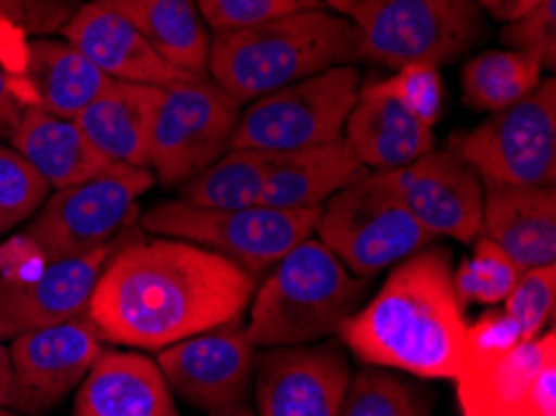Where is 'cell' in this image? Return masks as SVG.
I'll use <instances>...</instances> for the list:
<instances>
[{
	"label": "cell",
	"instance_id": "1",
	"mask_svg": "<svg viewBox=\"0 0 556 416\" xmlns=\"http://www.w3.org/2000/svg\"><path fill=\"white\" fill-rule=\"evenodd\" d=\"M257 277L200 244L128 232L100 272L88 317L100 337L132 350H165L240 322Z\"/></svg>",
	"mask_w": 556,
	"mask_h": 416
},
{
	"label": "cell",
	"instance_id": "2",
	"mask_svg": "<svg viewBox=\"0 0 556 416\" xmlns=\"http://www.w3.org/2000/svg\"><path fill=\"white\" fill-rule=\"evenodd\" d=\"M372 302L337 329L367 367L419 379H454L467 350L465 304L452 282V252L427 244L390 267Z\"/></svg>",
	"mask_w": 556,
	"mask_h": 416
},
{
	"label": "cell",
	"instance_id": "3",
	"mask_svg": "<svg viewBox=\"0 0 556 416\" xmlns=\"http://www.w3.org/2000/svg\"><path fill=\"white\" fill-rule=\"evenodd\" d=\"M355 61H359L355 25L319 8L252 28L215 33L210 42L207 75L238 103H250Z\"/></svg>",
	"mask_w": 556,
	"mask_h": 416
},
{
	"label": "cell",
	"instance_id": "4",
	"mask_svg": "<svg viewBox=\"0 0 556 416\" xmlns=\"http://www.w3.org/2000/svg\"><path fill=\"white\" fill-rule=\"evenodd\" d=\"M362 279L319 240H302L255 290L245 335L255 350L298 346L334 335L357 312Z\"/></svg>",
	"mask_w": 556,
	"mask_h": 416
},
{
	"label": "cell",
	"instance_id": "5",
	"mask_svg": "<svg viewBox=\"0 0 556 416\" xmlns=\"http://www.w3.org/2000/svg\"><path fill=\"white\" fill-rule=\"evenodd\" d=\"M319 210H277L267 205L210 210L182 200H167L142 215V229L157 237L200 244L260 277L294 244L315 232Z\"/></svg>",
	"mask_w": 556,
	"mask_h": 416
},
{
	"label": "cell",
	"instance_id": "6",
	"mask_svg": "<svg viewBox=\"0 0 556 416\" xmlns=\"http://www.w3.org/2000/svg\"><path fill=\"white\" fill-rule=\"evenodd\" d=\"M352 25L359 58L392 71L415 63L442 67L486 30L477 0H367Z\"/></svg>",
	"mask_w": 556,
	"mask_h": 416
},
{
	"label": "cell",
	"instance_id": "7",
	"mask_svg": "<svg viewBox=\"0 0 556 416\" xmlns=\"http://www.w3.org/2000/svg\"><path fill=\"white\" fill-rule=\"evenodd\" d=\"M359 85L355 65H337L257 98L240 113L230 150L294 152L340 140Z\"/></svg>",
	"mask_w": 556,
	"mask_h": 416
},
{
	"label": "cell",
	"instance_id": "8",
	"mask_svg": "<svg viewBox=\"0 0 556 416\" xmlns=\"http://www.w3.org/2000/svg\"><path fill=\"white\" fill-rule=\"evenodd\" d=\"M315 232L362 279H372L434 240L384 188L377 173L332 194L319 210Z\"/></svg>",
	"mask_w": 556,
	"mask_h": 416
},
{
	"label": "cell",
	"instance_id": "9",
	"mask_svg": "<svg viewBox=\"0 0 556 416\" xmlns=\"http://www.w3.org/2000/svg\"><path fill=\"white\" fill-rule=\"evenodd\" d=\"M454 152L475 169L482 185L554 188L556 182V83H542L519 103L492 113Z\"/></svg>",
	"mask_w": 556,
	"mask_h": 416
},
{
	"label": "cell",
	"instance_id": "10",
	"mask_svg": "<svg viewBox=\"0 0 556 416\" xmlns=\"http://www.w3.org/2000/svg\"><path fill=\"white\" fill-rule=\"evenodd\" d=\"M155 185L153 169L125 165L113 175L55 190L25 225V237L46 262L80 257L115 242L138 210V198Z\"/></svg>",
	"mask_w": 556,
	"mask_h": 416
},
{
	"label": "cell",
	"instance_id": "11",
	"mask_svg": "<svg viewBox=\"0 0 556 416\" xmlns=\"http://www.w3.org/2000/svg\"><path fill=\"white\" fill-rule=\"evenodd\" d=\"M242 103L210 75L173 85L157 108L150 169L165 188H180L230 150Z\"/></svg>",
	"mask_w": 556,
	"mask_h": 416
},
{
	"label": "cell",
	"instance_id": "12",
	"mask_svg": "<svg viewBox=\"0 0 556 416\" xmlns=\"http://www.w3.org/2000/svg\"><path fill=\"white\" fill-rule=\"evenodd\" d=\"M13 364V389L8 409L40 416L55 409L80 387L92 362L103 352V337L88 317L30 329L13 337L8 346Z\"/></svg>",
	"mask_w": 556,
	"mask_h": 416
},
{
	"label": "cell",
	"instance_id": "13",
	"mask_svg": "<svg viewBox=\"0 0 556 416\" xmlns=\"http://www.w3.org/2000/svg\"><path fill=\"white\" fill-rule=\"evenodd\" d=\"M377 175L429 235L465 244L482 235V180L454 150H432L415 163Z\"/></svg>",
	"mask_w": 556,
	"mask_h": 416
},
{
	"label": "cell",
	"instance_id": "14",
	"mask_svg": "<svg viewBox=\"0 0 556 416\" xmlns=\"http://www.w3.org/2000/svg\"><path fill=\"white\" fill-rule=\"evenodd\" d=\"M454 381L462 416H556V335L521 342L500 360L465 364Z\"/></svg>",
	"mask_w": 556,
	"mask_h": 416
},
{
	"label": "cell",
	"instance_id": "15",
	"mask_svg": "<svg viewBox=\"0 0 556 416\" xmlns=\"http://www.w3.org/2000/svg\"><path fill=\"white\" fill-rule=\"evenodd\" d=\"M350 364L340 344L275 346L255 360L257 416H340Z\"/></svg>",
	"mask_w": 556,
	"mask_h": 416
},
{
	"label": "cell",
	"instance_id": "16",
	"mask_svg": "<svg viewBox=\"0 0 556 416\" xmlns=\"http://www.w3.org/2000/svg\"><path fill=\"white\" fill-rule=\"evenodd\" d=\"M255 360V346L235 322L165 346L157 354V367L175 394L210 414L245 402Z\"/></svg>",
	"mask_w": 556,
	"mask_h": 416
},
{
	"label": "cell",
	"instance_id": "17",
	"mask_svg": "<svg viewBox=\"0 0 556 416\" xmlns=\"http://www.w3.org/2000/svg\"><path fill=\"white\" fill-rule=\"evenodd\" d=\"M123 237L125 232L115 242L80 254V257L48 262L36 277L25 279V282L0 277V312L15 327V332L21 335L86 317L100 272L117 250V244L123 242Z\"/></svg>",
	"mask_w": 556,
	"mask_h": 416
},
{
	"label": "cell",
	"instance_id": "18",
	"mask_svg": "<svg viewBox=\"0 0 556 416\" xmlns=\"http://www.w3.org/2000/svg\"><path fill=\"white\" fill-rule=\"evenodd\" d=\"M61 33L63 40L88 55L113 80L155 85L167 90L178 83L198 78L167 63L128 21L96 0L80 3Z\"/></svg>",
	"mask_w": 556,
	"mask_h": 416
},
{
	"label": "cell",
	"instance_id": "19",
	"mask_svg": "<svg viewBox=\"0 0 556 416\" xmlns=\"http://www.w3.org/2000/svg\"><path fill=\"white\" fill-rule=\"evenodd\" d=\"M342 140L369 173L404 167L434 150L432 127L379 88V83L359 85Z\"/></svg>",
	"mask_w": 556,
	"mask_h": 416
},
{
	"label": "cell",
	"instance_id": "20",
	"mask_svg": "<svg viewBox=\"0 0 556 416\" xmlns=\"http://www.w3.org/2000/svg\"><path fill=\"white\" fill-rule=\"evenodd\" d=\"M73 416H180L157 362L138 352H100L75 394Z\"/></svg>",
	"mask_w": 556,
	"mask_h": 416
},
{
	"label": "cell",
	"instance_id": "21",
	"mask_svg": "<svg viewBox=\"0 0 556 416\" xmlns=\"http://www.w3.org/2000/svg\"><path fill=\"white\" fill-rule=\"evenodd\" d=\"M482 235L509 254L521 272L554 265L556 190L482 185Z\"/></svg>",
	"mask_w": 556,
	"mask_h": 416
},
{
	"label": "cell",
	"instance_id": "22",
	"mask_svg": "<svg viewBox=\"0 0 556 416\" xmlns=\"http://www.w3.org/2000/svg\"><path fill=\"white\" fill-rule=\"evenodd\" d=\"M11 148L18 150L46 177L50 190L73 188L125 167L92 146L75 121L48 115L36 105L23 110Z\"/></svg>",
	"mask_w": 556,
	"mask_h": 416
},
{
	"label": "cell",
	"instance_id": "23",
	"mask_svg": "<svg viewBox=\"0 0 556 416\" xmlns=\"http://www.w3.org/2000/svg\"><path fill=\"white\" fill-rule=\"evenodd\" d=\"M165 88L113 80L96 103L75 117L86 138L113 163L150 169V142Z\"/></svg>",
	"mask_w": 556,
	"mask_h": 416
},
{
	"label": "cell",
	"instance_id": "24",
	"mask_svg": "<svg viewBox=\"0 0 556 416\" xmlns=\"http://www.w3.org/2000/svg\"><path fill=\"white\" fill-rule=\"evenodd\" d=\"M369 169L357 163L342 138L327 146L273 152L263 202L277 210H319L327 200L355 185Z\"/></svg>",
	"mask_w": 556,
	"mask_h": 416
},
{
	"label": "cell",
	"instance_id": "25",
	"mask_svg": "<svg viewBox=\"0 0 556 416\" xmlns=\"http://www.w3.org/2000/svg\"><path fill=\"white\" fill-rule=\"evenodd\" d=\"M23 75L33 90L30 105L63 121H75L113 85V78L78 48L50 36L25 42Z\"/></svg>",
	"mask_w": 556,
	"mask_h": 416
},
{
	"label": "cell",
	"instance_id": "26",
	"mask_svg": "<svg viewBox=\"0 0 556 416\" xmlns=\"http://www.w3.org/2000/svg\"><path fill=\"white\" fill-rule=\"evenodd\" d=\"M128 21L167 63L190 75H207L210 36L192 0H96Z\"/></svg>",
	"mask_w": 556,
	"mask_h": 416
},
{
	"label": "cell",
	"instance_id": "27",
	"mask_svg": "<svg viewBox=\"0 0 556 416\" xmlns=\"http://www.w3.org/2000/svg\"><path fill=\"white\" fill-rule=\"evenodd\" d=\"M273 152L227 150L213 165L180 185V200L195 207L242 210L263 202Z\"/></svg>",
	"mask_w": 556,
	"mask_h": 416
},
{
	"label": "cell",
	"instance_id": "28",
	"mask_svg": "<svg viewBox=\"0 0 556 416\" xmlns=\"http://www.w3.org/2000/svg\"><path fill=\"white\" fill-rule=\"evenodd\" d=\"M544 67L517 50H486L462 71L465 103L477 113H500L519 103L542 83Z\"/></svg>",
	"mask_w": 556,
	"mask_h": 416
},
{
	"label": "cell",
	"instance_id": "29",
	"mask_svg": "<svg viewBox=\"0 0 556 416\" xmlns=\"http://www.w3.org/2000/svg\"><path fill=\"white\" fill-rule=\"evenodd\" d=\"M429 399L392 371L369 367L350 377L340 416H429Z\"/></svg>",
	"mask_w": 556,
	"mask_h": 416
},
{
	"label": "cell",
	"instance_id": "30",
	"mask_svg": "<svg viewBox=\"0 0 556 416\" xmlns=\"http://www.w3.org/2000/svg\"><path fill=\"white\" fill-rule=\"evenodd\" d=\"M521 269L490 237L479 235L475 250L452 272L454 292L462 304H502L514 290Z\"/></svg>",
	"mask_w": 556,
	"mask_h": 416
},
{
	"label": "cell",
	"instance_id": "31",
	"mask_svg": "<svg viewBox=\"0 0 556 416\" xmlns=\"http://www.w3.org/2000/svg\"><path fill=\"white\" fill-rule=\"evenodd\" d=\"M48 198L46 177L18 150L0 142V235L28 223Z\"/></svg>",
	"mask_w": 556,
	"mask_h": 416
},
{
	"label": "cell",
	"instance_id": "32",
	"mask_svg": "<svg viewBox=\"0 0 556 416\" xmlns=\"http://www.w3.org/2000/svg\"><path fill=\"white\" fill-rule=\"evenodd\" d=\"M554 304H556V267H534L521 272L514 290L504 300V312L517 322L521 329V339L532 342L546 322L554 317Z\"/></svg>",
	"mask_w": 556,
	"mask_h": 416
},
{
	"label": "cell",
	"instance_id": "33",
	"mask_svg": "<svg viewBox=\"0 0 556 416\" xmlns=\"http://www.w3.org/2000/svg\"><path fill=\"white\" fill-rule=\"evenodd\" d=\"M195 5L207 28L215 33L252 28L292 13L325 8L323 0H198Z\"/></svg>",
	"mask_w": 556,
	"mask_h": 416
},
{
	"label": "cell",
	"instance_id": "34",
	"mask_svg": "<svg viewBox=\"0 0 556 416\" xmlns=\"http://www.w3.org/2000/svg\"><path fill=\"white\" fill-rule=\"evenodd\" d=\"M379 88L397 98L400 103L417 115L419 121L432 127L442 115V100H444V83L440 75V67L434 65H404L400 67L392 78L377 80Z\"/></svg>",
	"mask_w": 556,
	"mask_h": 416
},
{
	"label": "cell",
	"instance_id": "35",
	"mask_svg": "<svg viewBox=\"0 0 556 416\" xmlns=\"http://www.w3.org/2000/svg\"><path fill=\"white\" fill-rule=\"evenodd\" d=\"M80 0H0V30L46 38L61 33Z\"/></svg>",
	"mask_w": 556,
	"mask_h": 416
},
{
	"label": "cell",
	"instance_id": "36",
	"mask_svg": "<svg viewBox=\"0 0 556 416\" xmlns=\"http://www.w3.org/2000/svg\"><path fill=\"white\" fill-rule=\"evenodd\" d=\"M502 46L517 53L532 55L544 71L556 67V0H544L532 13L507 23L502 30Z\"/></svg>",
	"mask_w": 556,
	"mask_h": 416
},
{
	"label": "cell",
	"instance_id": "37",
	"mask_svg": "<svg viewBox=\"0 0 556 416\" xmlns=\"http://www.w3.org/2000/svg\"><path fill=\"white\" fill-rule=\"evenodd\" d=\"M521 342H525L521 329L507 312H486L484 317H479L475 325L467 327L465 364L500 360V356L511 352Z\"/></svg>",
	"mask_w": 556,
	"mask_h": 416
},
{
	"label": "cell",
	"instance_id": "38",
	"mask_svg": "<svg viewBox=\"0 0 556 416\" xmlns=\"http://www.w3.org/2000/svg\"><path fill=\"white\" fill-rule=\"evenodd\" d=\"M25 108H28V103L18 96V88H15L11 73H8L3 61H0V140L13 138Z\"/></svg>",
	"mask_w": 556,
	"mask_h": 416
},
{
	"label": "cell",
	"instance_id": "39",
	"mask_svg": "<svg viewBox=\"0 0 556 416\" xmlns=\"http://www.w3.org/2000/svg\"><path fill=\"white\" fill-rule=\"evenodd\" d=\"M544 0H477V5L482 8V13H490L494 21L514 23L521 15L532 13L534 8L542 5Z\"/></svg>",
	"mask_w": 556,
	"mask_h": 416
},
{
	"label": "cell",
	"instance_id": "40",
	"mask_svg": "<svg viewBox=\"0 0 556 416\" xmlns=\"http://www.w3.org/2000/svg\"><path fill=\"white\" fill-rule=\"evenodd\" d=\"M11 389H13V364L8 346L0 342V406H8L11 402Z\"/></svg>",
	"mask_w": 556,
	"mask_h": 416
},
{
	"label": "cell",
	"instance_id": "41",
	"mask_svg": "<svg viewBox=\"0 0 556 416\" xmlns=\"http://www.w3.org/2000/svg\"><path fill=\"white\" fill-rule=\"evenodd\" d=\"M367 0H323L325 8H330L337 15H342V18H350L355 15L362 5H365Z\"/></svg>",
	"mask_w": 556,
	"mask_h": 416
},
{
	"label": "cell",
	"instance_id": "42",
	"mask_svg": "<svg viewBox=\"0 0 556 416\" xmlns=\"http://www.w3.org/2000/svg\"><path fill=\"white\" fill-rule=\"evenodd\" d=\"M210 416H257V414L252 412L245 402H238L232 406H223V409L217 412H210Z\"/></svg>",
	"mask_w": 556,
	"mask_h": 416
},
{
	"label": "cell",
	"instance_id": "43",
	"mask_svg": "<svg viewBox=\"0 0 556 416\" xmlns=\"http://www.w3.org/2000/svg\"><path fill=\"white\" fill-rule=\"evenodd\" d=\"M15 335H18V332H15V327L11 325V322H8L5 314L0 312V342H5V339H11Z\"/></svg>",
	"mask_w": 556,
	"mask_h": 416
},
{
	"label": "cell",
	"instance_id": "44",
	"mask_svg": "<svg viewBox=\"0 0 556 416\" xmlns=\"http://www.w3.org/2000/svg\"><path fill=\"white\" fill-rule=\"evenodd\" d=\"M0 416H25V414H21V412H13V409H8V406H0Z\"/></svg>",
	"mask_w": 556,
	"mask_h": 416
}]
</instances>
